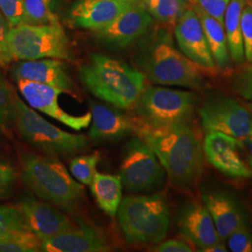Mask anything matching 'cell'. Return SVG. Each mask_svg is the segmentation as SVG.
I'll use <instances>...</instances> for the list:
<instances>
[{
	"mask_svg": "<svg viewBox=\"0 0 252 252\" xmlns=\"http://www.w3.org/2000/svg\"><path fill=\"white\" fill-rule=\"evenodd\" d=\"M250 1H252V0H250Z\"/></svg>",
	"mask_w": 252,
	"mask_h": 252,
	"instance_id": "cell-41",
	"label": "cell"
},
{
	"mask_svg": "<svg viewBox=\"0 0 252 252\" xmlns=\"http://www.w3.org/2000/svg\"><path fill=\"white\" fill-rule=\"evenodd\" d=\"M246 3L247 0H230L223 15V27L229 54L231 59L236 63H242L245 61L241 15Z\"/></svg>",
	"mask_w": 252,
	"mask_h": 252,
	"instance_id": "cell-24",
	"label": "cell"
},
{
	"mask_svg": "<svg viewBox=\"0 0 252 252\" xmlns=\"http://www.w3.org/2000/svg\"><path fill=\"white\" fill-rule=\"evenodd\" d=\"M199 115L207 133L220 132L238 139L252 135V113L231 96L215 94L208 97L199 109Z\"/></svg>",
	"mask_w": 252,
	"mask_h": 252,
	"instance_id": "cell-10",
	"label": "cell"
},
{
	"mask_svg": "<svg viewBox=\"0 0 252 252\" xmlns=\"http://www.w3.org/2000/svg\"><path fill=\"white\" fill-rule=\"evenodd\" d=\"M17 230H28L20 208L0 206V236Z\"/></svg>",
	"mask_w": 252,
	"mask_h": 252,
	"instance_id": "cell-29",
	"label": "cell"
},
{
	"mask_svg": "<svg viewBox=\"0 0 252 252\" xmlns=\"http://www.w3.org/2000/svg\"><path fill=\"white\" fill-rule=\"evenodd\" d=\"M196 104L197 96L190 92L155 86L145 87L135 102V119L151 126L189 123Z\"/></svg>",
	"mask_w": 252,
	"mask_h": 252,
	"instance_id": "cell-8",
	"label": "cell"
},
{
	"mask_svg": "<svg viewBox=\"0 0 252 252\" xmlns=\"http://www.w3.org/2000/svg\"><path fill=\"white\" fill-rule=\"evenodd\" d=\"M230 0H192V3L223 25V15Z\"/></svg>",
	"mask_w": 252,
	"mask_h": 252,
	"instance_id": "cell-35",
	"label": "cell"
},
{
	"mask_svg": "<svg viewBox=\"0 0 252 252\" xmlns=\"http://www.w3.org/2000/svg\"><path fill=\"white\" fill-rule=\"evenodd\" d=\"M232 84L236 94L245 99L252 100V63L236 72Z\"/></svg>",
	"mask_w": 252,
	"mask_h": 252,
	"instance_id": "cell-34",
	"label": "cell"
},
{
	"mask_svg": "<svg viewBox=\"0 0 252 252\" xmlns=\"http://www.w3.org/2000/svg\"><path fill=\"white\" fill-rule=\"evenodd\" d=\"M16 180V174L9 163L0 162V199L8 196Z\"/></svg>",
	"mask_w": 252,
	"mask_h": 252,
	"instance_id": "cell-36",
	"label": "cell"
},
{
	"mask_svg": "<svg viewBox=\"0 0 252 252\" xmlns=\"http://www.w3.org/2000/svg\"><path fill=\"white\" fill-rule=\"evenodd\" d=\"M15 80H27L51 85L64 92L72 90L73 82L58 59L43 58L27 60L17 63L13 68Z\"/></svg>",
	"mask_w": 252,
	"mask_h": 252,
	"instance_id": "cell-20",
	"label": "cell"
},
{
	"mask_svg": "<svg viewBox=\"0 0 252 252\" xmlns=\"http://www.w3.org/2000/svg\"><path fill=\"white\" fill-rule=\"evenodd\" d=\"M91 191L100 208L115 217L123 199V184L119 175L96 173L90 184Z\"/></svg>",
	"mask_w": 252,
	"mask_h": 252,
	"instance_id": "cell-23",
	"label": "cell"
},
{
	"mask_svg": "<svg viewBox=\"0 0 252 252\" xmlns=\"http://www.w3.org/2000/svg\"><path fill=\"white\" fill-rule=\"evenodd\" d=\"M141 65L145 76L154 83L198 90L204 83L202 69L172 44L160 38L150 47Z\"/></svg>",
	"mask_w": 252,
	"mask_h": 252,
	"instance_id": "cell-7",
	"label": "cell"
},
{
	"mask_svg": "<svg viewBox=\"0 0 252 252\" xmlns=\"http://www.w3.org/2000/svg\"><path fill=\"white\" fill-rule=\"evenodd\" d=\"M153 251L156 252H190L193 250L184 240L169 239L155 246Z\"/></svg>",
	"mask_w": 252,
	"mask_h": 252,
	"instance_id": "cell-38",
	"label": "cell"
},
{
	"mask_svg": "<svg viewBox=\"0 0 252 252\" xmlns=\"http://www.w3.org/2000/svg\"><path fill=\"white\" fill-rule=\"evenodd\" d=\"M153 18L162 24H175L189 8L188 0H140Z\"/></svg>",
	"mask_w": 252,
	"mask_h": 252,
	"instance_id": "cell-25",
	"label": "cell"
},
{
	"mask_svg": "<svg viewBox=\"0 0 252 252\" xmlns=\"http://www.w3.org/2000/svg\"><path fill=\"white\" fill-rule=\"evenodd\" d=\"M117 216L126 241L132 245L160 243L170 226L168 206L161 193L126 196Z\"/></svg>",
	"mask_w": 252,
	"mask_h": 252,
	"instance_id": "cell-4",
	"label": "cell"
},
{
	"mask_svg": "<svg viewBox=\"0 0 252 252\" xmlns=\"http://www.w3.org/2000/svg\"><path fill=\"white\" fill-rule=\"evenodd\" d=\"M203 152L208 162L228 177L246 179L252 176L242 139L220 132L207 133Z\"/></svg>",
	"mask_w": 252,
	"mask_h": 252,
	"instance_id": "cell-11",
	"label": "cell"
},
{
	"mask_svg": "<svg viewBox=\"0 0 252 252\" xmlns=\"http://www.w3.org/2000/svg\"><path fill=\"white\" fill-rule=\"evenodd\" d=\"M7 42L12 60L71 59L68 38L59 23L54 25L25 23L11 27L8 33Z\"/></svg>",
	"mask_w": 252,
	"mask_h": 252,
	"instance_id": "cell-6",
	"label": "cell"
},
{
	"mask_svg": "<svg viewBox=\"0 0 252 252\" xmlns=\"http://www.w3.org/2000/svg\"><path fill=\"white\" fill-rule=\"evenodd\" d=\"M22 180L38 198L65 210H72L84 194V186L53 156L26 154Z\"/></svg>",
	"mask_w": 252,
	"mask_h": 252,
	"instance_id": "cell-3",
	"label": "cell"
},
{
	"mask_svg": "<svg viewBox=\"0 0 252 252\" xmlns=\"http://www.w3.org/2000/svg\"><path fill=\"white\" fill-rule=\"evenodd\" d=\"M180 228L182 234L199 251L220 242L216 227L205 205L189 203L180 213Z\"/></svg>",
	"mask_w": 252,
	"mask_h": 252,
	"instance_id": "cell-18",
	"label": "cell"
},
{
	"mask_svg": "<svg viewBox=\"0 0 252 252\" xmlns=\"http://www.w3.org/2000/svg\"><path fill=\"white\" fill-rule=\"evenodd\" d=\"M228 248L233 252H252V234L243 224L226 239Z\"/></svg>",
	"mask_w": 252,
	"mask_h": 252,
	"instance_id": "cell-33",
	"label": "cell"
},
{
	"mask_svg": "<svg viewBox=\"0 0 252 252\" xmlns=\"http://www.w3.org/2000/svg\"><path fill=\"white\" fill-rule=\"evenodd\" d=\"M174 32L182 54L202 70L210 73L216 71L202 24L191 6L185 9L177 20Z\"/></svg>",
	"mask_w": 252,
	"mask_h": 252,
	"instance_id": "cell-13",
	"label": "cell"
},
{
	"mask_svg": "<svg viewBox=\"0 0 252 252\" xmlns=\"http://www.w3.org/2000/svg\"><path fill=\"white\" fill-rule=\"evenodd\" d=\"M153 23V17L138 0L120 14L111 24L96 30L100 39L118 48L131 45L143 36Z\"/></svg>",
	"mask_w": 252,
	"mask_h": 252,
	"instance_id": "cell-15",
	"label": "cell"
},
{
	"mask_svg": "<svg viewBox=\"0 0 252 252\" xmlns=\"http://www.w3.org/2000/svg\"><path fill=\"white\" fill-rule=\"evenodd\" d=\"M9 26L8 22L0 11V66H4L12 60L8 49L7 36L9 33Z\"/></svg>",
	"mask_w": 252,
	"mask_h": 252,
	"instance_id": "cell-37",
	"label": "cell"
},
{
	"mask_svg": "<svg viewBox=\"0 0 252 252\" xmlns=\"http://www.w3.org/2000/svg\"><path fill=\"white\" fill-rule=\"evenodd\" d=\"M80 79L95 97L113 107L135 106L145 89V75L129 64L106 55L94 54L80 68Z\"/></svg>",
	"mask_w": 252,
	"mask_h": 252,
	"instance_id": "cell-2",
	"label": "cell"
},
{
	"mask_svg": "<svg viewBox=\"0 0 252 252\" xmlns=\"http://www.w3.org/2000/svg\"><path fill=\"white\" fill-rule=\"evenodd\" d=\"M164 175L162 163L142 139L135 137L127 143L119 174L127 191L137 193L156 189L162 185Z\"/></svg>",
	"mask_w": 252,
	"mask_h": 252,
	"instance_id": "cell-9",
	"label": "cell"
},
{
	"mask_svg": "<svg viewBox=\"0 0 252 252\" xmlns=\"http://www.w3.org/2000/svg\"><path fill=\"white\" fill-rule=\"evenodd\" d=\"M0 11L9 28L27 23L24 0H0Z\"/></svg>",
	"mask_w": 252,
	"mask_h": 252,
	"instance_id": "cell-31",
	"label": "cell"
},
{
	"mask_svg": "<svg viewBox=\"0 0 252 252\" xmlns=\"http://www.w3.org/2000/svg\"><path fill=\"white\" fill-rule=\"evenodd\" d=\"M41 252V241L29 230H17L0 236V252Z\"/></svg>",
	"mask_w": 252,
	"mask_h": 252,
	"instance_id": "cell-26",
	"label": "cell"
},
{
	"mask_svg": "<svg viewBox=\"0 0 252 252\" xmlns=\"http://www.w3.org/2000/svg\"><path fill=\"white\" fill-rule=\"evenodd\" d=\"M110 246L102 231L91 226L72 228L41 240V252H104Z\"/></svg>",
	"mask_w": 252,
	"mask_h": 252,
	"instance_id": "cell-16",
	"label": "cell"
},
{
	"mask_svg": "<svg viewBox=\"0 0 252 252\" xmlns=\"http://www.w3.org/2000/svg\"><path fill=\"white\" fill-rule=\"evenodd\" d=\"M19 91L28 105L73 130L80 131L90 126L92 114L72 115L59 105V95L64 91L51 85L27 80H16Z\"/></svg>",
	"mask_w": 252,
	"mask_h": 252,
	"instance_id": "cell-12",
	"label": "cell"
},
{
	"mask_svg": "<svg viewBox=\"0 0 252 252\" xmlns=\"http://www.w3.org/2000/svg\"><path fill=\"white\" fill-rule=\"evenodd\" d=\"M135 130L164 168L172 184L192 189L203 174V142L197 129L189 123L151 126L133 119Z\"/></svg>",
	"mask_w": 252,
	"mask_h": 252,
	"instance_id": "cell-1",
	"label": "cell"
},
{
	"mask_svg": "<svg viewBox=\"0 0 252 252\" xmlns=\"http://www.w3.org/2000/svg\"><path fill=\"white\" fill-rule=\"evenodd\" d=\"M138 0H80L70 13L77 27L99 30L111 24Z\"/></svg>",
	"mask_w": 252,
	"mask_h": 252,
	"instance_id": "cell-17",
	"label": "cell"
},
{
	"mask_svg": "<svg viewBox=\"0 0 252 252\" xmlns=\"http://www.w3.org/2000/svg\"><path fill=\"white\" fill-rule=\"evenodd\" d=\"M204 205L207 207L220 241L245 224L241 210L234 199L220 191H207L203 194Z\"/></svg>",
	"mask_w": 252,
	"mask_h": 252,
	"instance_id": "cell-21",
	"label": "cell"
},
{
	"mask_svg": "<svg viewBox=\"0 0 252 252\" xmlns=\"http://www.w3.org/2000/svg\"><path fill=\"white\" fill-rule=\"evenodd\" d=\"M242 141H243L244 150L246 153V158L252 171V135L244 138Z\"/></svg>",
	"mask_w": 252,
	"mask_h": 252,
	"instance_id": "cell-39",
	"label": "cell"
},
{
	"mask_svg": "<svg viewBox=\"0 0 252 252\" xmlns=\"http://www.w3.org/2000/svg\"><path fill=\"white\" fill-rule=\"evenodd\" d=\"M202 252H227V250H226V247L223 245V244H221V241L220 242H219V243L215 244V245H213V246H211V247H208L207 249H205V250H203Z\"/></svg>",
	"mask_w": 252,
	"mask_h": 252,
	"instance_id": "cell-40",
	"label": "cell"
},
{
	"mask_svg": "<svg viewBox=\"0 0 252 252\" xmlns=\"http://www.w3.org/2000/svg\"><path fill=\"white\" fill-rule=\"evenodd\" d=\"M14 118L19 133L29 144L53 157H71L89 149L84 135L72 134L46 121L14 94Z\"/></svg>",
	"mask_w": 252,
	"mask_h": 252,
	"instance_id": "cell-5",
	"label": "cell"
},
{
	"mask_svg": "<svg viewBox=\"0 0 252 252\" xmlns=\"http://www.w3.org/2000/svg\"><path fill=\"white\" fill-rule=\"evenodd\" d=\"M92 126L89 137L94 142L116 141L134 132L133 119L122 114L115 108L101 104H92Z\"/></svg>",
	"mask_w": 252,
	"mask_h": 252,
	"instance_id": "cell-19",
	"label": "cell"
},
{
	"mask_svg": "<svg viewBox=\"0 0 252 252\" xmlns=\"http://www.w3.org/2000/svg\"><path fill=\"white\" fill-rule=\"evenodd\" d=\"M27 24L54 25L58 19L53 12L52 0H24Z\"/></svg>",
	"mask_w": 252,
	"mask_h": 252,
	"instance_id": "cell-28",
	"label": "cell"
},
{
	"mask_svg": "<svg viewBox=\"0 0 252 252\" xmlns=\"http://www.w3.org/2000/svg\"><path fill=\"white\" fill-rule=\"evenodd\" d=\"M241 33L245 60L252 63V2L247 0L241 15Z\"/></svg>",
	"mask_w": 252,
	"mask_h": 252,
	"instance_id": "cell-32",
	"label": "cell"
},
{
	"mask_svg": "<svg viewBox=\"0 0 252 252\" xmlns=\"http://www.w3.org/2000/svg\"><path fill=\"white\" fill-rule=\"evenodd\" d=\"M191 8L195 10L207 38V44L213 57L214 63L219 69H227L230 66L231 57L228 50L224 27L217 19L210 16L206 11L191 3Z\"/></svg>",
	"mask_w": 252,
	"mask_h": 252,
	"instance_id": "cell-22",
	"label": "cell"
},
{
	"mask_svg": "<svg viewBox=\"0 0 252 252\" xmlns=\"http://www.w3.org/2000/svg\"><path fill=\"white\" fill-rule=\"evenodd\" d=\"M20 210L27 228L41 240L74 228L72 221L54 205L32 196L23 197Z\"/></svg>",
	"mask_w": 252,
	"mask_h": 252,
	"instance_id": "cell-14",
	"label": "cell"
},
{
	"mask_svg": "<svg viewBox=\"0 0 252 252\" xmlns=\"http://www.w3.org/2000/svg\"><path fill=\"white\" fill-rule=\"evenodd\" d=\"M101 159L98 152L74 157L69 162V169L73 178L82 185L90 186L97 173V164Z\"/></svg>",
	"mask_w": 252,
	"mask_h": 252,
	"instance_id": "cell-27",
	"label": "cell"
},
{
	"mask_svg": "<svg viewBox=\"0 0 252 252\" xmlns=\"http://www.w3.org/2000/svg\"><path fill=\"white\" fill-rule=\"evenodd\" d=\"M15 93L6 80L0 75V127L7 126L14 118Z\"/></svg>",
	"mask_w": 252,
	"mask_h": 252,
	"instance_id": "cell-30",
	"label": "cell"
}]
</instances>
